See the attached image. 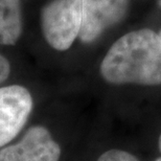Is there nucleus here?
<instances>
[{"instance_id": "nucleus-1", "label": "nucleus", "mask_w": 161, "mask_h": 161, "mask_svg": "<svg viewBox=\"0 0 161 161\" xmlns=\"http://www.w3.org/2000/svg\"><path fill=\"white\" fill-rule=\"evenodd\" d=\"M111 84L161 85V40L151 30L131 31L112 45L101 64Z\"/></svg>"}, {"instance_id": "nucleus-4", "label": "nucleus", "mask_w": 161, "mask_h": 161, "mask_svg": "<svg viewBox=\"0 0 161 161\" xmlns=\"http://www.w3.org/2000/svg\"><path fill=\"white\" fill-rule=\"evenodd\" d=\"M61 147L42 125L30 128L19 142L0 150V161H59Z\"/></svg>"}, {"instance_id": "nucleus-6", "label": "nucleus", "mask_w": 161, "mask_h": 161, "mask_svg": "<svg viewBox=\"0 0 161 161\" xmlns=\"http://www.w3.org/2000/svg\"><path fill=\"white\" fill-rule=\"evenodd\" d=\"M22 28L20 0H0V44L15 45Z\"/></svg>"}, {"instance_id": "nucleus-11", "label": "nucleus", "mask_w": 161, "mask_h": 161, "mask_svg": "<svg viewBox=\"0 0 161 161\" xmlns=\"http://www.w3.org/2000/svg\"><path fill=\"white\" fill-rule=\"evenodd\" d=\"M159 37H160V40H161V31H160V35H159Z\"/></svg>"}, {"instance_id": "nucleus-3", "label": "nucleus", "mask_w": 161, "mask_h": 161, "mask_svg": "<svg viewBox=\"0 0 161 161\" xmlns=\"http://www.w3.org/2000/svg\"><path fill=\"white\" fill-rule=\"evenodd\" d=\"M33 106L31 92L24 87L12 85L0 88V147L20 133Z\"/></svg>"}, {"instance_id": "nucleus-9", "label": "nucleus", "mask_w": 161, "mask_h": 161, "mask_svg": "<svg viewBox=\"0 0 161 161\" xmlns=\"http://www.w3.org/2000/svg\"><path fill=\"white\" fill-rule=\"evenodd\" d=\"M159 150L161 151V134H160V137H159Z\"/></svg>"}, {"instance_id": "nucleus-10", "label": "nucleus", "mask_w": 161, "mask_h": 161, "mask_svg": "<svg viewBox=\"0 0 161 161\" xmlns=\"http://www.w3.org/2000/svg\"><path fill=\"white\" fill-rule=\"evenodd\" d=\"M156 161H161V157H160V158H158V159H156Z\"/></svg>"}, {"instance_id": "nucleus-8", "label": "nucleus", "mask_w": 161, "mask_h": 161, "mask_svg": "<svg viewBox=\"0 0 161 161\" xmlns=\"http://www.w3.org/2000/svg\"><path fill=\"white\" fill-rule=\"evenodd\" d=\"M11 72V65L6 58L0 54V84H2L8 78Z\"/></svg>"}, {"instance_id": "nucleus-5", "label": "nucleus", "mask_w": 161, "mask_h": 161, "mask_svg": "<svg viewBox=\"0 0 161 161\" xmlns=\"http://www.w3.org/2000/svg\"><path fill=\"white\" fill-rule=\"evenodd\" d=\"M128 0H83V21L80 39L84 43L95 41L108 27L124 17Z\"/></svg>"}, {"instance_id": "nucleus-7", "label": "nucleus", "mask_w": 161, "mask_h": 161, "mask_svg": "<svg viewBox=\"0 0 161 161\" xmlns=\"http://www.w3.org/2000/svg\"><path fill=\"white\" fill-rule=\"evenodd\" d=\"M97 161H139L132 154L121 150H110L102 154Z\"/></svg>"}, {"instance_id": "nucleus-2", "label": "nucleus", "mask_w": 161, "mask_h": 161, "mask_svg": "<svg viewBox=\"0 0 161 161\" xmlns=\"http://www.w3.org/2000/svg\"><path fill=\"white\" fill-rule=\"evenodd\" d=\"M83 21V0H53L41 13L44 38L57 50H67L80 35Z\"/></svg>"}, {"instance_id": "nucleus-12", "label": "nucleus", "mask_w": 161, "mask_h": 161, "mask_svg": "<svg viewBox=\"0 0 161 161\" xmlns=\"http://www.w3.org/2000/svg\"><path fill=\"white\" fill-rule=\"evenodd\" d=\"M159 3H160V5H161V0H159Z\"/></svg>"}]
</instances>
